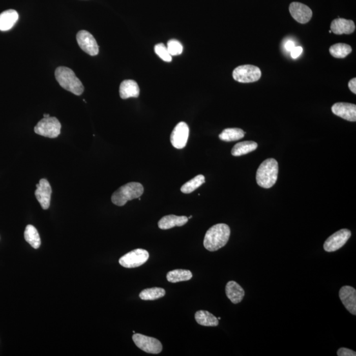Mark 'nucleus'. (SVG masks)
Listing matches in <instances>:
<instances>
[{"label":"nucleus","instance_id":"f257e3e1","mask_svg":"<svg viewBox=\"0 0 356 356\" xmlns=\"http://www.w3.org/2000/svg\"><path fill=\"white\" fill-rule=\"evenodd\" d=\"M230 228L226 224H218L209 228L204 235L203 245L209 251H216L228 243Z\"/></svg>","mask_w":356,"mask_h":356},{"label":"nucleus","instance_id":"f03ea898","mask_svg":"<svg viewBox=\"0 0 356 356\" xmlns=\"http://www.w3.org/2000/svg\"><path fill=\"white\" fill-rule=\"evenodd\" d=\"M279 174V164L274 159H268L262 162L256 174L257 183L261 188L269 189L276 184Z\"/></svg>","mask_w":356,"mask_h":356},{"label":"nucleus","instance_id":"7ed1b4c3","mask_svg":"<svg viewBox=\"0 0 356 356\" xmlns=\"http://www.w3.org/2000/svg\"><path fill=\"white\" fill-rule=\"evenodd\" d=\"M55 77L60 85L73 94L79 96L84 92V86L71 69L59 67L55 71Z\"/></svg>","mask_w":356,"mask_h":356},{"label":"nucleus","instance_id":"20e7f679","mask_svg":"<svg viewBox=\"0 0 356 356\" xmlns=\"http://www.w3.org/2000/svg\"><path fill=\"white\" fill-rule=\"evenodd\" d=\"M143 192L144 188L141 184L130 182L120 187L118 190L115 191L113 193L111 199L115 205L122 206H124L127 202L139 198Z\"/></svg>","mask_w":356,"mask_h":356},{"label":"nucleus","instance_id":"39448f33","mask_svg":"<svg viewBox=\"0 0 356 356\" xmlns=\"http://www.w3.org/2000/svg\"><path fill=\"white\" fill-rule=\"evenodd\" d=\"M61 129L62 125L59 120L56 117L50 116L40 120L35 127L34 131L41 136L53 139L59 136Z\"/></svg>","mask_w":356,"mask_h":356},{"label":"nucleus","instance_id":"423d86ee","mask_svg":"<svg viewBox=\"0 0 356 356\" xmlns=\"http://www.w3.org/2000/svg\"><path fill=\"white\" fill-rule=\"evenodd\" d=\"M232 76L235 81L242 83H253L259 81L261 77V70L252 65L238 66L233 71Z\"/></svg>","mask_w":356,"mask_h":356},{"label":"nucleus","instance_id":"0eeeda50","mask_svg":"<svg viewBox=\"0 0 356 356\" xmlns=\"http://www.w3.org/2000/svg\"><path fill=\"white\" fill-rule=\"evenodd\" d=\"M149 253L145 249H137L120 258V264L125 268H136L148 261Z\"/></svg>","mask_w":356,"mask_h":356},{"label":"nucleus","instance_id":"6e6552de","mask_svg":"<svg viewBox=\"0 0 356 356\" xmlns=\"http://www.w3.org/2000/svg\"><path fill=\"white\" fill-rule=\"evenodd\" d=\"M134 343L141 350L148 353L158 354L162 351L161 342L157 338L146 337L141 334L134 333L133 335Z\"/></svg>","mask_w":356,"mask_h":356},{"label":"nucleus","instance_id":"1a4fd4ad","mask_svg":"<svg viewBox=\"0 0 356 356\" xmlns=\"http://www.w3.org/2000/svg\"><path fill=\"white\" fill-rule=\"evenodd\" d=\"M351 233L348 229H342L327 238L323 248L327 252H335L346 244L351 237Z\"/></svg>","mask_w":356,"mask_h":356},{"label":"nucleus","instance_id":"9d476101","mask_svg":"<svg viewBox=\"0 0 356 356\" xmlns=\"http://www.w3.org/2000/svg\"><path fill=\"white\" fill-rule=\"evenodd\" d=\"M76 39L80 48L84 52L92 56H95L99 53V45L94 37L88 31H80L77 34Z\"/></svg>","mask_w":356,"mask_h":356},{"label":"nucleus","instance_id":"9b49d317","mask_svg":"<svg viewBox=\"0 0 356 356\" xmlns=\"http://www.w3.org/2000/svg\"><path fill=\"white\" fill-rule=\"evenodd\" d=\"M190 135V129L186 122H181L173 129L170 135V141L173 147L184 149L186 146Z\"/></svg>","mask_w":356,"mask_h":356},{"label":"nucleus","instance_id":"f8f14e48","mask_svg":"<svg viewBox=\"0 0 356 356\" xmlns=\"http://www.w3.org/2000/svg\"><path fill=\"white\" fill-rule=\"evenodd\" d=\"M36 187H37V190L35 191V195L37 201L44 210H47L50 207L51 195L52 192L50 184L47 180L41 179Z\"/></svg>","mask_w":356,"mask_h":356},{"label":"nucleus","instance_id":"ddd939ff","mask_svg":"<svg viewBox=\"0 0 356 356\" xmlns=\"http://www.w3.org/2000/svg\"><path fill=\"white\" fill-rule=\"evenodd\" d=\"M291 17L301 24H306L310 21L313 12L308 6L300 2H292L289 7Z\"/></svg>","mask_w":356,"mask_h":356},{"label":"nucleus","instance_id":"4468645a","mask_svg":"<svg viewBox=\"0 0 356 356\" xmlns=\"http://www.w3.org/2000/svg\"><path fill=\"white\" fill-rule=\"evenodd\" d=\"M334 114L349 122L356 121L355 104L346 102H337L331 108Z\"/></svg>","mask_w":356,"mask_h":356},{"label":"nucleus","instance_id":"2eb2a0df","mask_svg":"<svg viewBox=\"0 0 356 356\" xmlns=\"http://www.w3.org/2000/svg\"><path fill=\"white\" fill-rule=\"evenodd\" d=\"M339 297L345 308L353 315H356V290L353 287L344 286L339 291Z\"/></svg>","mask_w":356,"mask_h":356},{"label":"nucleus","instance_id":"dca6fc26","mask_svg":"<svg viewBox=\"0 0 356 356\" xmlns=\"http://www.w3.org/2000/svg\"><path fill=\"white\" fill-rule=\"evenodd\" d=\"M331 32L335 33V35H350L354 32L355 25L354 22L351 20L338 18L333 20L331 23Z\"/></svg>","mask_w":356,"mask_h":356},{"label":"nucleus","instance_id":"f3484780","mask_svg":"<svg viewBox=\"0 0 356 356\" xmlns=\"http://www.w3.org/2000/svg\"><path fill=\"white\" fill-rule=\"evenodd\" d=\"M188 218L186 216L167 215L159 220L158 226L162 230H168L175 226H182L188 222Z\"/></svg>","mask_w":356,"mask_h":356},{"label":"nucleus","instance_id":"a211bd4d","mask_svg":"<svg viewBox=\"0 0 356 356\" xmlns=\"http://www.w3.org/2000/svg\"><path fill=\"white\" fill-rule=\"evenodd\" d=\"M140 90L136 81L133 80H125L120 86V95L122 99L129 98H137L139 96Z\"/></svg>","mask_w":356,"mask_h":356},{"label":"nucleus","instance_id":"6ab92c4d","mask_svg":"<svg viewBox=\"0 0 356 356\" xmlns=\"http://www.w3.org/2000/svg\"><path fill=\"white\" fill-rule=\"evenodd\" d=\"M226 293L228 299L234 304L241 302L245 295L244 289L235 281H230L227 283Z\"/></svg>","mask_w":356,"mask_h":356},{"label":"nucleus","instance_id":"aec40b11","mask_svg":"<svg viewBox=\"0 0 356 356\" xmlns=\"http://www.w3.org/2000/svg\"><path fill=\"white\" fill-rule=\"evenodd\" d=\"M19 19V14L15 10H9L0 14V31L10 30Z\"/></svg>","mask_w":356,"mask_h":356},{"label":"nucleus","instance_id":"412c9836","mask_svg":"<svg viewBox=\"0 0 356 356\" xmlns=\"http://www.w3.org/2000/svg\"><path fill=\"white\" fill-rule=\"evenodd\" d=\"M195 319L198 324L204 327H217L219 323L218 318L207 311H197Z\"/></svg>","mask_w":356,"mask_h":356},{"label":"nucleus","instance_id":"4be33fe9","mask_svg":"<svg viewBox=\"0 0 356 356\" xmlns=\"http://www.w3.org/2000/svg\"><path fill=\"white\" fill-rule=\"evenodd\" d=\"M258 144L254 141H243L238 142L231 150V155L234 157L245 155L253 152L257 149Z\"/></svg>","mask_w":356,"mask_h":356},{"label":"nucleus","instance_id":"5701e85b","mask_svg":"<svg viewBox=\"0 0 356 356\" xmlns=\"http://www.w3.org/2000/svg\"><path fill=\"white\" fill-rule=\"evenodd\" d=\"M24 239L33 248L38 249L41 245V238L39 232L34 226L27 225L24 233Z\"/></svg>","mask_w":356,"mask_h":356},{"label":"nucleus","instance_id":"b1692460","mask_svg":"<svg viewBox=\"0 0 356 356\" xmlns=\"http://www.w3.org/2000/svg\"><path fill=\"white\" fill-rule=\"evenodd\" d=\"M192 277L193 275L190 271L184 270V269H175V270L171 271L166 275L168 281L172 283L188 281Z\"/></svg>","mask_w":356,"mask_h":356},{"label":"nucleus","instance_id":"393cba45","mask_svg":"<svg viewBox=\"0 0 356 356\" xmlns=\"http://www.w3.org/2000/svg\"><path fill=\"white\" fill-rule=\"evenodd\" d=\"M245 132L240 128H227L219 135L220 139L226 142L238 141L244 138Z\"/></svg>","mask_w":356,"mask_h":356},{"label":"nucleus","instance_id":"a878e982","mask_svg":"<svg viewBox=\"0 0 356 356\" xmlns=\"http://www.w3.org/2000/svg\"><path fill=\"white\" fill-rule=\"evenodd\" d=\"M352 49L348 44L344 43H338L331 46L329 49V52L333 57L336 58H344L347 55L350 54Z\"/></svg>","mask_w":356,"mask_h":356},{"label":"nucleus","instance_id":"bb28decb","mask_svg":"<svg viewBox=\"0 0 356 356\" xmlns=\"http://www.w3.org/2000/svg\"><path fill=\"white\" fill-rule=\"evenodd\" d=\"M204 182H205V178H204V175L201 174L198 175L182 186L181 188L182 192L185 193V194H189V193H192L193 191L199 188Z\"/></svg>","mask_w":356,"mask_h":356},{"label":"nucleus","instance_id":"cd10ccee","mask_svg":"<svg viewBox=\"0 0 356 356\" xmlns=\"http://www.w3.org/2000/svg\"><path fill=\"white\" fill-rule=\"evenodd\" d=\"M166 294V291L161 288H147L142 290L140 293L139 297L142 300H155L164 297Z\"/></svg>","mask_w":356,"mask_h":356},{"label":"nucleus","instance_id":"c85d7f7f","mask_svg":"<svg viewBox=\"0 0 356 356\" xmlns=\"http://www.w3.org/2000/svg\"><path fill=\"white\" fill-rule=\"evenodd\" d=\"M167 49L171 55H180L183 52V46L177 40L172 39L168 42Z\"/></svg>","mask_w":356,"mask_h":356},{"label":"nucleus","instance_id":"c756f323","mask_svg":"<svg viewBox=\"0 0 356 356\" xmlns=\"http://www.w3.org/2000/svg\"><path fill=\"white\" fill-rule=\"evenodd\" d=\"M155 52L164 62H170L172 61V55L168 52V49L164 44H157L155 46Z\"/></svg>","mask_w":356,"mask_h":356},{"label":"nucleus","instance_id":"7c9ffc66","mask_svg":"<svg viewBox=\"0 0 356 356\" xmlns=\"http://www.w3.org/2000/svg\"><path fill=\"white\" fill-rule=\"evenodd\" d=\"M338 356H355L356 352L355 351L350 350V349L346 348H341L337 351Z\"/></svg>","mask_w":356,"mask_h":356},{"label":"nucleus","instance_id":"2f4dec72","mask_svg":"<svg viewBox=\"0 0 356 356\" xmlns=\"http://www.w3.org/2000/svg\"><path fill=\"white\" fill-rule=\"evenodd\" d=\"M303 52V48L301 46H295L293 50L290 52L291 57L293 59L297 58Z\"/></svg>","mask_w":356,"mask_h":356},{"label":"nucleus","instance_id":"473e14b6","mask_svg":"<svg viewBox=\"0 0 356 356\" xmlns=\"http://www.w3.org/2000/svg\"><path fill=\"white\" fill-rule=\"evenodd\" d=\"M348 87L353 94H356V78H353L349 81Z\"/></svg>","mask_w":356,"mask_h":356},{"label":"nucleus","instance_id":"72a5a7b5","mask_svg":"<svg viewBox=\"0 0 356 356\" xmlns=\"http://www.w3.org/2000/svg\"><path fill=\"white\" fill-rule=\"evenodd\" d=\"M295 47V43L292 41H289L285 44V48L288 52H291Z\"/></svg>","mask_w":356,"mask_h":356},{"label":"nucleus","instance_id":"f704fd0d","mask_svg":"<svg viewBox=\"0 0 356 356\" xmlns=\"http://www.w3.org/2000/svg\"><path fill=\"white\" fill-rule=\"evenodd\" d=\"M50 117V115L49 114H46V113H44V117Z\"/></svg>","mask_w":356,"mask_h":356},{"label":"nucleus","instance_id":"c9c22d12","mask_svg":"<svg viewBox=\"0 0 356 356\" xmlns=\"http://www.w3.org/2000/svg\"><path fill=\"white\" fill-rule=\"evenodd\" d=\"M191 218H192V216H190V217L188 218V219H190Z\"/></svg>","mask_w":356,"mask_h":356}]
</instances>
